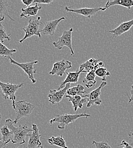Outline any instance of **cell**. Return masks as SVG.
Returning <instances> with one entry per match:
<instances>
[{
	"label": "cell",
	"instance_id": "6da1fadb",
	"mask_svg": "<svg viewBox=\"0 0 133 148\" xmlns=\"http://www.w3.org/2000/svg\"><path fill=\"white\" fill-rule=\"evenodd\" d=\"M13 124V121L10 119H7L5 121V125L13 132L14 134V137L11 142L13 144H24L26 143V137H28V135L33 132V128H29L26 125H19L18 127H16Z\"/></svg>",
	"mask_w": 133,
	"mask_h": 148
},
{
	"label": "cell",
	"instance_id": "7a4b0ae2",
	"mask_svg": "<svg viewBox=\"0 0 133 148\" xmlns=\"http://www.w3.org/2000/svg\"><path fill=\"white\" fill-rule=\"evenodd\" d=\"M83 117L87 118L91 117V115L87 114L86 112L80 114H63L57 115L56 117L50 121V124L51 125H53V124H57L58 129L64 130L67 125L72 124L76 120Z\"/></svg>",
	"mask_w": 133,
	"mask_h": 148
},
{
	"label": "cell",
	"instance_id": "3957f363",
	"mask_svg": "<svg viewBox=\"0 0 133 148\" xmlns=\"http://www.w3.org/2000/svg\"><path fill=\"white\" fill-rule=\"evenodd\" d=\"M40 19L41 17H38L37 19H30L29 21L28 25L22 29L25 33V35L22 39L19 40V43H22L26 39L34 36H37L39 38H41V30L40 29V26L43 25V23L40 21Z\"/></svg>",
	"mask_w": 133,
	"mask_h": 148
},
{
	"label": "cell",
	"instance_id": "277c9868",
	"mask_svg": "<svg viewBox=\"0 0 133 148\" xmlns=\"http://www.w3.org/2000/svg\"><path fill=\"white\" fill-rule=\"evenodd\" d=\"M35 107V105L28 103L26 100L16 101L14 108L16 116L15 120L13 121V124H17L19 120L22 117H29Z\"/></svg>",
	"mask_w": 133,
	"mask_h": 148
},
{
	"label": "cell",
	"instance_id": "5b68a950",
	"mask_svg": "<svg viewBox=\"0 0 133 148\" xmlns=\"http://www.w3.org/2000/svg\"><path fill=\"white\" fill-rule=\"evenodd\" d=\"M24 86V83L14 84L13 83H5L0 81V88L2 92V96L5 100L10 99L12 101V107L14 109L16 105V92L20 87Z\"/></svg>",
	"mask_w": 133,
	"mask_h": 148
},
{
	"label": "cell",
	"instance_id": "8992f818",
	"mask_svg": "<svg viewBox=\"0 0 133 148\" xmlns=\"http://www.w3.org/2000/svg\"><path fill=\"white\" fill-rule=\"evenodd\" d=\"M74 31L73 28H71L67 31H64L63 34L59 38L57 41L54 42L53 43L55 47L57 48L59 50H61L64 46L67 47L70 49L71 56L75 54L74 49L72 48V32Z\"/></svg>",
	"mask_w": 133,
	"mask_h": 148
},
{
	"label": "cell",
	"instance_id": "52a82bcc",
	"mask_svg": "<svg viewBox=\"0 0 133 148\" xmlns=\"http://www.w3.org/2000/svg\"><path fill=\"white\" fill-rule=\"evenodd\" d=\"M9 59L12 64L17 65L20 69H22V70L24 71L25 74L27 75L28 77L31 80L32 84L36 83L37 80L34 77V75L36 73L37 70L34 67V65L38 63V60H35V61L27 62V63H18L16 60H14V59H13L11 58V56L9 57Z\"/></svg>",
	"mask_w": 133,
	"mask_h": 148
},
{
	"label": "cell",
	"instance_id": "ba28073f",
	"mask_svg": "<svg viewBox=\"0 0 133 148\" xmlns=\"http://www.w3.org/2000/svg\"><path fill=\"white\" fill-rule=\"evenodd\" d=\"M106 85V82H102L98 88L92 91L91 92L87 94L84 96V97H87L88 99V102L87 104V107L88 108H89L94 105L100 106L102 103V100L100 97L101 92V89L105 87Z\"/></svg>",
	"mask_w": 133,
	"mask_h": 148
},
{
	"label": "cell",
	"instance_id": "9c48e42d",
	"mask_svg": "<svg viewBox=\"0 0 133 148\" xmlns=\"http://www.w3.org/2000/svg\"><path fill=\"white\" fill-rule=\"evenodd\" d=\"M72 63L65 59H63L60 61L55 62L53 67L52 70L49 73V74L52 75H57L58 76H62L65 73L67 69L72 68Z\"/></svg>",
	"mask_w": 133,
	"mask_h": 148
},
{
	"label": "cell",
	"instance_id": "30bf717a",
	"mask_svg": "<svg viewBox=\"0 0 133 148\" xmlns=\"http://www.w3.org/2000/svg\"><path fill=\"white\" fill-rule=\"evenodd\" d=\"M104 62H100L99 59L92 58L81 64L79 67L78 70L81 73H89L92 71H95L100 67H104Z\"/></svg>",
	"mask_w": 133,
	"mask_h": 148
},
{
	"label": "cell",
	"instance_id": "8fae6325",
	"mask_svg": "<svg viewBox=\"0 0 133 148\" xmlns=\"http://www.w3.org/2000/svg\"><path fill=\"white\" fill-rule=\"evenodd\" d=\"M32 128L33 130V132L28 135L29 140L26 148H40L42 146V143L40 141V134H39L37 125L33 124Z\"/></svg>",
	"mask_w": 133,
	"mask_h": 148
},
{
	"label": "cell",
	"instance_id": "7c38bea8",
	"mask_svg": "<svg viewBox=\"0 0 133 148\" xmlns=\"http://www.w3.org/2000/svg\"><path fill=\"white\" fill-rule=\"evenodd\" d=\"M67 12L74 13L78 14L84 16L88 18H91L93 16L95 15L96 13L100 11H102V8H81V9H72L68 6L65 7L64 9Z\"/></svg>",
	"mask_w": 133,
	"mask_h": 148
},
{
	"label": "cell",
	"instance_id": "4fadbf2b",
	"mask_svg": "<svg viewBox=\"0 0 133 148\" xmlns=\"http://www.w3.org/2000/svg\"><path fill=\"white\" fill-rule=\"evenodd\" d=\"M71 84L68 83L60 90H52L48 94V97L49 98V102L53 105L59 104L63 99L64 96L66 94L67 90L70 88Z\"/></svg>",
	"mask_w": 133,
	"mask_h": 148
},
{
	"label": "cell",
	"instance_id": "5bb4252c",
	"mask_svg": "<svg viewBox=\"0 0 133 148\" xmlns=\"http://www.w3.org/2000/svg\"><path fill=\"white\" fill-rule=\"evenodd\" d=\"M65 19V17H61L60 18L57 19L53 21H50L46 22L43 24V28L41 30V32L44 36H53L55 34L56 30L57 29V26L59 23Z\"/></svg>",
	"mask_w": 133,
	"mask_h": 148
},
{
	"label": "cell",
	"instance_id": "9a60e30c",
	"mask_svg": "<svg viewBox=\"0 0 133 148\" xmlns=\"http://www.w3.org/2000/svg\"><path fill=\"white\" fill-rule=\"evenodd\" d=\"M133 26V19L121 23L117 27L109 32V33L113 35V37H117L121 36L123 33L129 31Z\"/></svg>",
	"mask_w": 133,
	"mask_h": 148
},
{
	"label": "cell",
	"instance_id": "2e32d148",
	"mask_svg": "<svg viewBox=\"0 0 133 148\" xmlns=\"http://www.w3.org/2000/svg\"><path fill=\"white\" fill-rule=\"evenodd\" d=\"M66 97L68 99V101H71L73 105V108L74 111H77L78 108L81 109L85 103L88 101L87 97H84L79 95L76 96H69L66 95Z\"/></svg>",
	"mask_w": 133,
	"mask_h": 148
},
{
	"label": "cell",
	"instance_id": "e0dca14e",
	"mask_svg": "<svg viewBox=\"0 0 133 148\" xmlns=\"http://www.w3.org/2000/svg\"><path fill=\"white\" fill-rule=\"evenodd\" d=\"M115 5H120L130 10L133 6V1L132 0H114V1H108L105 6L102 8V11H105L111 6Z\"/></svg>",
	"mask_w": 133,
	"mask_h": 148
},
{
	"label": "cell",
	"instance_id": "ac0fdd59",
	"mask_svg": "<svg viewBox=\"0 0 133 148\" xmlns=\"http://www.w3.org/2000/svg\"><path fill=\"white\" fill-rule=\"evenodd\" d=\"M81 73L77 70L75 72H69L66 73L67 77L61 83L60 85V87H59V90H60L63 88L64 86H65L66 84L70 83H76L78 81V78L80 76V75Z\"/></svg>",
	"mask_w": 133,
	"mask_h": 148
},
{
	"label": "cell",
	"instance_id": "d6986e66",
	"mask_svg": "<svg viewBox=\"0 0 133 148\" xmlns=\"http://www.w3.org/2000/svg\"><path fill=\"white\" fill-rule=\"evenodd\" d=\"M41 9L42 7L39 6L38 3H36V5L34 6L27 7L26 8H22L21 9L22 12L20 14L19 17L20 18H22L23 17L27 18L30 16H35L36 15H37L39 10Z\"/></svg>",
	"mask_w": 133,
	"mask_h": 148
},
{
	"label": "cell",
	"instance_id": "ffe728a7",
	"mask_svg": "<svg viewBox=\"0 0 133 148\" xmlns=\"http://www.w3.org/2000/svg\"><path fill=\"white\" fill-rule=\"evenodd\" d=\"M88 94V93L86 91H85V88L81 84H78L76 86L70 87L67 91L66 92V95H69V96H76V95H79L82 97H84Z\"/></svg>",
	"mask_w": 133,
	"mask_h": 148
},
{
	"label": "cell",
	"instance_id": "44dd1931",
	"mask_svg": "<svg viewBox=\"0 0 133 148\" xmlns=\"http://www.w3.org/2000/svg\"><path fill=\"white\" fill-rule=\"evenodd\" d=\"M48 144L51 145H54L61 148H68L66 145L65 140L63 138V136L60 135V136H52L50 138L47 139Z\"/></svg>",
	"mask_w": 133,
	"mask_h": 148
},
{
	"label": "cell",
	"instance_id": "7402d4cb",
	"mask_svg": "<svg viewBox=\"0 0 133 148\" xmlns=\"http://www.w3.org/2000/svg\"><path fill=\"white\" fill-rule=\"evenodd\" d=\"M9 6L8 2L6 0H0V21H3L5 19V17L7 16L11 20L14 21L15 20L11 16H10L8 8Z\"/></svg>",
	"mask_w": 133,
	"mask_h": 148
},
{
	"label": "cell",
	"instance_id": "603a6c76",
	"mask_svg": "<svg viewBox=\"0 0 133 148\" xmlns=\"http://www.w3.org/2000/svg\"><path fill=\"white\" fill-rule=\"evenodd\" d=\"M95 71H92L86 75L85 77L83 80V83L87 88H90L95 87L96 84Z\"/></svg>",
	"mask_w": 133,
	"mask_h": 148
},
{
	"label": "cell",
	"instance_id": "cb8c5ba5",
	"mask_svg": "<svg viewBox=\"0 0 133 148\" xmlns=\"http://www.w3.org/2000/svg\"><path fill=\"white\" fill-rule=\"evenodd\" d=\"M1 133L2 135V141L3 143H10L12 141L13 133L6 125H5L1 128Z\"/></svg>",
	"mask_w": 133,
	"mask_h": 148
},
{
	"label": "cell",
	"instance_id": "d4e9b609",
	"mask_svg": "<svg viewBox=\"0 0 133 148\" xmlns=\"http://www.w3.org/2000/svg\"><path fill=\"white\" fill-rule=\"evenodd\" d=\"M16 52V49H9L0 41V56L3 58H9Z\"/></svg>",
	"mask_w": 133,
	"mask_h": 148
},
{
	"label": "cell",
	"instance_id": "484cf974",
	"mask_svg": "<svg viewBox=\"0 0 133 148\" xmlns=\"http://www.w3.org/2000/svg\"><path fill=\"white\" fill-rule=\"evenodd\" d=\"M95 75L101 79L102 82H106L107 76L110 75V73L108 71L107 69L104 67H100L95 71Z\"/></svg>",
	"mask_w": 133,
	"mask_h": 148
},
{
	"label": "cell",
	"instance_id": "4316f807",
	"mask_svg": "<svg viewBox=\"0 0 133 148\" xmlns=\"http://www.w3.org/2000/svg\"><path fill=\"white\" fill-rule=\"evenodd\" d=\"M11 34H8L3 26L0 22V41L3 43L5 39H7L9 42L11 40Z\"/></svg>",
	"mask_w": 133,
	"mask_h": 148
},
{
	"label": "cell",
	"instance_id": "83f0119b",
	"mask_svg": "<svg viewBox=\"0 0 133 148\" xmlns=\"http://www.w3.org/2000/svg\"><path fill=\"white\" fill-rule=\"evenodd\" d=\"M92 144L95 145V148H112L106 141L97 142L93 141L92 142Z\"/></svg>",
	"mask_w": 133,
	"mask_h": 148
},
{
	"label": "cell",
	"instance_id": "f1b7e54d",
	"mask_svg": "<svg viewBox=\"0 0 133 148\" xmlns=\"http://www.w3.org/2000/svg\"><path fill=\"white\" fill-rule=\"evenodd\" d=\"M53 2V0H35L34 3H43V4H50Z\"/></svg>",
	"mask_w": 133,
	"mask_h": 148
},
{
	"label": "cell",
	"instance_id": "f546056e",
	"mask_svg": "<svg viewBox=\"0 0 133 148\" xmlns=\"http://www.w3.org/2000/svg\"><path fill=\"white\" fill-rule=\"evenodd\" d=\"M129 144L131 145V146H133V130H132L129 133Z\"/></svg>",
	"mask_w": 133,
	"mask_h": 148
},
{
	"label": "cell",
	"instance_id": "4dcf8cb0",
	"mask_svg": "<svg viewBox=\"0 0 133 148\" xmlns=\"http://www.w3.org/2000/svg\"><path fill=\"white\" fill-rule=\"evenodd\" d=\"M118 146H124V147H125L126 148H133V147L131 146L125 140L122 141V143L121 144H119Z\"/></svg>",
	"mask_w": 133,
	"mask_h": 148
},
{
	"label": "cell",
	"instance_id": "1f68e13d",
	"mask_svg": "<svg viewBox=\"0 0 133 148\" xmlns=\"http://www.w3.org/2000/svg\"><path fill=\"white\" fill-rule=\"evenodd\" d=\"M25 5H26L27 7H29L30 5L34 3V1L33 0H22L21 1Z\"/></svg>",
	"mask_w": 133,
	"mask_h": 148
},
{
	"label": "cell",
	"instance_id": "d6a6232c",
	"mask_svg": "<svg viewBox=\"0 0 133 148\" xmlns=\"http://www.w3.org/2000/svg\"><path fill=\"white\" fill-rule=\"evenodd\" d=\"M130 96H128L129 98V103H131L133 102V84L132 86V88L130 90Z\"/></svg>",
	"mask_w": 133,
	"mask_h": 148
},
{
	"label": "cell",
	"instance_id": "836d02e7",
	"mask_svg": "<svg viewBox=\"0 0 133 148\" xmlns=\"http://www.w3.org/2000/svg\"><path fill=\"white\" fill-rule=\"evenodd\" d=\"M9 143H3L2 141L0 142V148H5L6 145L9 144Z\"/></svg>",
	"mask_w": 133,
	"mask_h": 148
},
{
	"label": "cell",
	"instance_id": "e575fe53",
	"mask_svg": "<svg viewBox=\"0 0 133 148\" xmlns=\"http://www.w3.org/2000/svg\"><path fill=\"white\" fill-rule=\"evenodd\" d=\"M1 119H2V115H1V114L0 113V120H1Z\"/></svg>",
	"mask_w": 133,
	"mask_h": 148
},
{
	"label": "cell",
	"instance_id": "d590c367",
	"mask_svg": "<svg viewBox=\"0 0 133 148\" xmlns=\"http://www.w3.org/2000/svg\"><path fill=\"white\" fill-rule=\"evenodd\" d=\"M2 137L0 136V142L2 141Z\"/></svg>",
	"mask_w": 133,
	"mask_h": 148
},
{
	"label": "cell",
	"instance_id": "8d00e7d4",
	"mask_svg": "<svg viewBox=\"0 0 133 148\" xmlns=\"http://www.w3.org/2000/svg\"><path fill=\"white\" fill-rule=\"evenodd\" d=\"M43 148V147H41V148Z\"/></svg>",
	"mask_w": 133,
	"mask_h": 148
},
{
	"label": "cell",
	"instance_id": "74e56055",
	"mask_svg": "<svg viewBox=\"0 0 133 148\" xmlns=\"http://www.w3.org/2000/svg\"><path fill=\"white\" fill-rule=\"evenodd\" d=\"M18 148V147H17V148Z\"/></svg>",
	"mask_w": 133,
	"mask_h": 148
},
{
	"label": "cell",
	"instance_id": "f35d334b",
	"mask_svg": "<svg viewBox=\"0 0 133 148\" xmlns=\"http://www.w3.org/2000/svg\"><path fill=\"white\" fill-rule=\"evenodd\" d=\"M125 148V147H123V148Z\"/></svg>",
	"mask_w": 133,
	"mask_h": 148
}]
</instances>
